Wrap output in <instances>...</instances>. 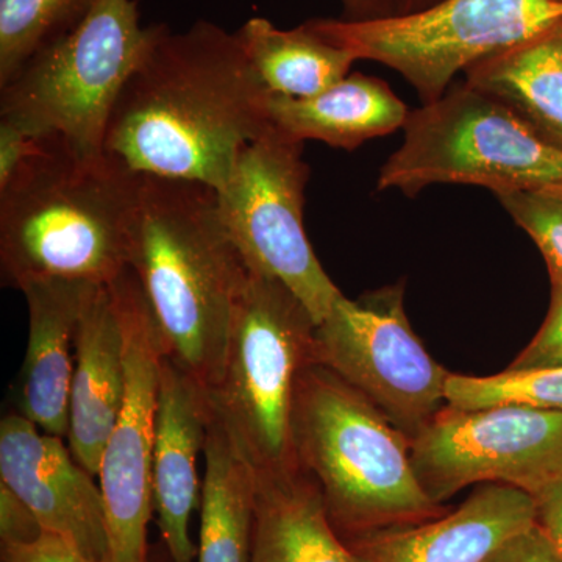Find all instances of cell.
<instances>
[{"label":"cell","mask_w":562,"mask_h":562,"mask_svg":"<svg viewBox=\"0 0 562 562\" xmlns=\"http://www.w3.org/2000/svg\"><path fill=\"white\" fill-rule=\"evenodd\" d=\"M195 562H251L255 472L216 416H211Z\"/></svg>","instance_id":"obj_21"},{"label":"cell","mask_w":562,"mask_h":562,"mask_svg":"<svg viewBox=\"0 0 562 562\" xmlns=\"http://www.w3.org/2000/svg\"><path fill=\"white\" fill-rule=\"evenodd\" d=\"M403 131L402 146L380 171V191L413 198L446 183L498 195L562 184V150L465 80L409 111Z\"/></svg>","instance_id":"obj_7"},{"label":"cell","mask_w":562,"mask_h":562,"mask_svg":"<svg viewBox=\"0 0 562 562\" xmlns=\"http://www.w3.org/2000/svg\"><path fill=\"white\" fill-rule=\"evenodd\" d=\"M149 41L136 0H95L72 31L0 87V120L102 154L111 113Z\"/></svg>","instance_id":"obj_6"},{"label":"cell","mask_w":562,"mask_h":562,"mask_svg":"<svg viewBox=\"0 0 562 562\" xmlns=\"http://www.w3.org/2000/svg\"><path fill=\"white\" fill-rule=\"evenodd\" d=\"M484 562H562V558L536 524L513 536Z\"/></svg>","instance_id":"obj_29"},{"label":"cell","mask_w":562,"mask_h":562,"mask_svg":"<svg viewBox=\"0 0 562 562\" xmlns=\"http://www.w3.org/2000/svg\"><path fill=\"white\" fill-rule=\"evenodd\" d=\"M140 176L52 136L0 188V277L111 284L131 269Z\"/></svg>","instance_id":"obj_2"},{"label":"cell","mask_w":562,"mask_h":562,"mask_svg":"<svg viewBox=\"0 0 562 562\" xmlns=\"http://www.w3.org/2000/svg\"><path fill=\"white\" fill-rule=\"evenodd\" d=\"M538 525L552 541L562 558V484L549 495L536 502Z\"/></svg>","instance_id":"obj_31"},{"label":"cell","mask_w":562,"mask_h":562,"mask_svg":"<svg viewBox=\"0 0 562 562\" xmlns=\"http://www.w3.org/2000/svg\"><path fill=\"white\" fill-rule=\"evenodd\" d=\"M562 368V286H552V303L542 327L506 371Z\"/></svg>","instance_id":"obj_26"},{"label":"cell","mask_w":562,"mask_h":562,"mask_svg":"<svg viewBox=\"0 0 562 562\" xmlns=\"http://www.w3.org/2000/svg\"><path fill=\"white\" fill-rule=\"evenodd\" d=\"M94 286L98 284L36 280L20 290L27 302L29 342L10 390V409L61 439L68 438L69 430L77 330Z\"/></svg>","instance_id":"obj_16"},{"label":"cell","mask_w":562,"mask_h":562,"mask_svg":"<svg viewBox=\"0 0 562 562\" xmlns=\"http://www.w3.org/2000/svg\"><path fill=\"white\" fill-rule=\"evenodd\" d=\"M110 288L124 331L127 390L98 475L109 525V562H150L155 412L165 350L135 272L128 269Z\"/></svg>","instance_id":"obj_12"},{"label":"cell","mask_w":562,"mask_h":562,"mask_svg":"<svg viewBox=\"0 0 562 562\" xmlns=\"http://www.w3.org/2000/svg\"><path fill=\"white\" fill-rule=\"evenodd\" d=\"M308 180L303 143L271 127L244 147L216 195L222 225L247 269L280 281L319 324L342 292L303 227Z\"/></svg>","instance_id":"obj_9"},{"label":"cell","mask_w":562,"mask_h":562,"mask_svg":"<svg viewBox=\"0 0 562 562\" xmlns=\"http://www.w3.org/2000/svg\"><path fill=\"white\" fill-rule=\"evenodd\" d=\"M236 33L272 95L313 98L346 79L357 61L351 52L325 40L308 22L281 31L265 18H251Z\"/></svg>","instance_id":"obj_22"},{"label":"cell","mask_w":562,"mask_h":562,"mask_svg":"<svg viewBox=\"0 0 562 562\" xmlns=\"http://www.w3.org/2000/svg\"><path fill=\"white\" fill-rule=\"evenodd\" d=\"M541 251L552 286H562V184L497 195Z\"/></svg>","instance_id":"obj_25"},{"label":"cell","mask_w":562,"mask_h":562,"mask_svg":"<svg viewBox=\"0 0 562 562\" xmlns=\"http://www.w3.org/2000/svg\"><path fill=\"white\" fill-rule=\"evenodd\" d=\"M150 562H171V560H169L168 553H166L162 557L154 558Z\"/></svg>","instance_id":"obj_34"},{"label":"cell","mask_w":562,"mask_h":562,"mask_svg":"<svg viewBox=\"0 0 562 562\" xmlns=\"http://www.w3.org/2000/svg\"><path fill=\"white\" fill-rule=\"evenodd\" d=\"M403 284L339 295L314 331V362L364 395L414 441L447 405L450 373L417 338L403 305Z\"/></svg>","instance_id":"obj_10"},{"label":"cell","mask_w":562,"mask_h":562,"mask_svg":"<svg viewBox=\"0 0 562 562\" xmlns=\"http://www.w3.org/2000/svg\"><path fill=\"white\" fill-rule=\"evenodd\" d=\"M127 390L125 342L110 284L92 288L76 339L68 443L81 468L98 476L103 450Z\"/></svg>","instance_id":"obj_17"},{"label":"cell","mask_w":562,"mask_h":562,"mask_svg":"<svg viewBox=\"0 0 562 562\" xmlns=\"http://www.w3.org/2000/svg\"><path fill=\"white\" fill-rule=\"evenodd\" d=\"M536 524L535 498L517 487L490 483L438 519L344 542L361 562H484L513 536Z\"/></svg>","instance_id":"obj_15"},{"label":"cell","mask_w":562,"mask_h":562,"mask_svg":"<svg viewBox=\"0 0 562 562\" xmlns=\"http://www.w3.org/2000/svg\"><path fill=\"white\" fill-rule=\"evenodd\" d=\"M414 473L432 502L469 484L498 483L535 502L562 484V413L528 405H446L412 441Z\"/></svg>","instance_id":"obj_11"},{"label":"cell","mask_w":562,"mask_h":562,"mask_svg":"<svg viewBox=\"0 0 562 562\" xmlns=\"http://www.w3.org/2000/svg\"><path fill=\"white\" fill-rule=\"evenodd\" d=\"M0 483L32 509L46 532L60 536L91 562H109L105 503L94 475L61 438L11 409L0 420Z\"/></svg>","instance_id":"obj_13"},{"label":"cell","mask_w":562,"mask_h":562,"mask_svg":"<svg viewBox=\"0 0 562 562\" xmlns=\"http://www.w3.org/2000/svg\"><path fill=\"white\" fill-rule=\"evenodd\" d=\"M465 81L508 106L562 150V21L464 70Z\"/></svg>","instance_id":"obj_20"},{"label":"cell","mask_w":562,"mask_h":562,"mask_svg":"<svg viewBox=\"0 0 562 562\" xmlns=\"http://www.w3.org/2000/svg\"><path fill=\"white\" fill-rule=\"evenodd\" d=\"M268 114L272 128L290 139L355 150L403 128L409 111L386 81L355 72L313 98L271 94Z\"/></svg>","instance_id":"obj_18"},{"label":"cell","mask_w":562,"mask_h":562,"mask_svg":"<svg viewBox=\"0 0 562 562\" xmlns=\"http://www.w3.org/2000/svg\"><path fill=\"white\" fill-rule=\"evenodd\" d=\"M447 405L479 409L495 405H528L562 413V368L505 371L491 376L450 373Z\"/></svg>","instance_id":"obj_24"},{"label":"cell","mask_w":562,"mask_h":562,"mask_svg":"<svg viewBox=\"0 0 562 562\" xmlns=\"http://www.w3.org/2000/svg\"><path fill=\"white\" fill-rule=\"evenodd\" d=\"M52 136L55 135H41L14 122L0 120V188L5 187L25 162L36 157Z\"/></svg>","instance_id":"obj_27"},{"label":"cell","mask_w":562,"mask_h":562,"mask_svg":"<svg viewBox=\"0 0 562 562\" xmlns=\"http://www.w3.org/2000/svg\"><path fill=\"white\" fill-rule=\"evenodd\" d=\"M131 269L165 357L210 392L220 382L233 312L249 276L222 225L216 191L140 176Z\"/></svg>","instance_id":"obj_3"},{"label":"cell","mask_w":562,"mask_h":562,"mask_svg":"<svg viewBox=\"0 0 562 562\" xmlns=\"http://www.w3.org/2000/svg\"><path fill=\"white\" fill-rule=\"evenodd\" d=\"M392 2H394V14H412L430 9L441 0H392Z\"/></svg>","instance_id":"obj_33"},{"label":"cell","mask_w":562,"mask_h":562,"mask_svg":"<svg viewBox=\"0 0 562 562\" xmlns=\"http://www.w3.org/2000/svg\"><path fill=\"white\" fill-rule=\"evenodd\" d=\"M95 0H0V87L72 31Z\"/></svg>","instance_id":"obj_23"},{"label":"cell","mask_w":562,"mask_h":562,"mask_svg":"<svg viewBox=\"0 0 562 562\" xmlns=\"http://www.w3.org/2000/svg\"><path fill=\"white\" fill-rule=\"evenodd\" d=\"M316 325L280 281L249 271L233 312L220 382L206 397L258 475L299 469L292 402L302 369L314 361Z\"/></svg>","instance_id":"obj_5"},{"label":"cell","mask_w":562,"mask_h":562,"mask_svg":"<svg viewBox=\"0 0 562 562\" xmlns=\"http://www.w3.org/2000/svg\"><path fill=\"white\" fill-rule=\"evenodd\" d=\"M347 21H372L394 16L392 0H341Z\"/></svg>","instance_id":"obj_32"},{"label":"cell","mask_w":562,"mask_h":562,"mask_svg":"<svg viewBox=\"0 0 562 562\" xmlns=\"http://www.w3.org/2000/svg\"><path fill=\"white\" fill-rule=\"evenodd\" d=\"M238 33L210 21L187 31L150 25L125 83L103 151L138 176L220 191L244 147L269 128L268 99Z\"/></svg>","instance_id":"obj_1"},{"label":"cell","mask_w":562,"mask_h":562,"mask_svg":"<svg viewBox=\"0 0 562 562\" xmlns=\"http://www.w3.org/2000/svg\"><path fill=\"white\" fill-rule=\"evenodd\" d=\"M291 439L299 468L319 486L342 539L450 512L417 482L409 439L319 362L305 366L295 384Z\"/></svg>","instance_id":"obj_4"},{"label":"cell","mask_w":562,"mask_h":562,"mask_svg":"<svg viewBox=\"0 0 562 562\" xmlns=\"http://www.w3.org/2000/svg\"><path fill=\"white\" fill-rule=\"evenodd\" d=\"M44 532L32 509L0 483V546H27L38 541Z\"/></svg>","instance_id":"obj_28"},{"label":"cell","mask_w":562,"mask_h":562,"mask_svg":"<svg viewBox=\"0 0 562 562\" xmlns=\"http://www.w3.org/2000/svg\"><path fill=\"white\" fill-rule=\"evenodd\" d=\"M251 562H361L336 532L317 483L301 468L255 473Z\"/></svg>","instance_id":"obj_19"},{"label":"cell","mask_w":562,"mask_h":562,"mask_svg":"<svg viewBox=\"0 0 562 562\" xmlns=\"http://www.w3.org/2000/svg\"><path fill=\"white\" fill-rule=\"evenodd\" d=\"M2 562H91L60 536L44 532L27 546H0Z\"/></svg>","instance_id":"obj_30"},{"label":"cell","mask_w":562,"mask_h":562,"mask_svg":"<svg viewBox=\"0 0 562 562\" xmlns=\"http://www.w3.org/2000/svg\"><path fill=\"white\" fill-rule=\"evenodd\" d=\"M213 416L206 391L168 357H162L155 412L154 512L171 562H195L192 513L201 505L199 453Z\"/></svg>","instance_id":"obj_14"},{"label":"cell","mask_w":562,"mask_h":562,"mask_svg":"<svg viewBox=\"0 0 562 562\" xmlns=\"http://www.w3.org/2000/svg\"><path fill=\"white\" fill-rule=\"evenodd\" d=\"M560 21L562 0H441L417 13L380 20L306 22L357 60L397 70L422 103H431L458 72Z\"/></svg>","instance_id":"obj_8"}]
</instances>
